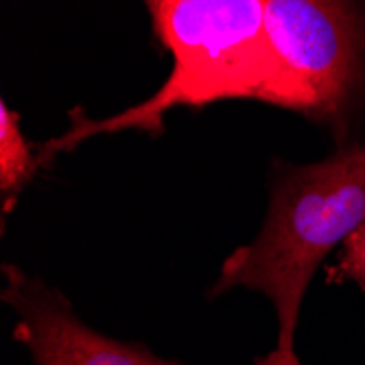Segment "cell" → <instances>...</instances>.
Returning a JSON list of instances; mask_svg holds the SVG:
<instances>
[{
    "instance_id": "obj_4",
    "label": "cell",
    "mask_w": 365,
    "mask_h": 365,
    "mask_svg": "<svg viewBox=\"0 0 365 365\" xmlns=\"http://www.w3.org/2000/svg\"><path fill=\"white\" fill-rule=\"evenodd\" d=\"M0 300L16 315L11 335L33 365H190L160 356L140 341L98 333L61 289L16 262H3Z\"/></svg>"
},
{
    "instance_id": "obj_7",
    "label": "cell",
    "mask_w": 365,
    "mask_h": 365,
    "mask_svg": "<svg viewBox=\"0 0 365 365\" xmlns=\"http://www.w3.org/2000/svg\"><path fill=\"white\" fill-rule=\"evenodd\" d=\"M254 365H302V363H300V359H297L295 350H280L274 346L272 352L256 359Z\"/></svg>"
},
{
    "instance_id": "obj_2",
    "label": "cell",
    "mask_w": 365,
    "mask_h": 365,
    "mask_svg": "<svg viewBox=\"0 0 365 365\" xmlns=\"http://www.w3.org/2000/svg\"><path fill=\"white\" fill-rule=\"evenodd\" d=\"M365 221V140L302 167H282L267 217L254 241L237 247L208 297L247 289L267 297L276 315V348L295 350V333L322 260Z\"/></svg>"
},
{
    "instance_id": "obj_6",
    "label": "cell",
    "mask_w": 365,
    "mask_h": 365,
    "mask_svg": "<svg viewBox=\"0 0 365 365\" xmlns=\"http://www.w3.org/2000/svg\"><path fill=\"white\" fill-rule=\"evenodd\" d=\"M333 284L354 282L365 293V221L339 245V256L335 267L328 269Z\"/></svg>"
},
{
    "instance_id": "obj_1",
    "label": "cell",
    "mask_w": 365,
    "mask_h": 365,
    "mask_svg": "<svg viewBox=\"0 0 365 365\" xmlns=\"http://www.w3.org/2000/svg\"><path fill=\"white\" fill-rule=\"evenodd\" d=\"M158 40L173 55L164 86L147 101L96 120L73 114V125L48 140L40 167L101 134L162 131L173 108H202L225 98H252L284 108L282 88L264 38L262 0H145Z\"/></svg>"
},
{
    "instance_id": "obj_5",
    "label": "cell",
    "mask_w": 365,
    "mask_h": 365,
    "mask_svg": "<svg viewBox=\"0 0 365 365\" xmlns=\"http://www.w3.org/2000/svg\"><path fill=\"white\" fill-rule=\"evenodd\" d=\"M38 169L40 153L26 143L18 114L3 103L0 106V192H3L5 212L11 210V202Z\"/></svg>"
},
{
    "instance_id": "obj_3",
    "label": "cell",
    "mask_w": 365,
    "mask_h": 365,
    "mask_svg": "<svg viewBox=\"0 0 365 365\" xmlns=\"http://www.w3.org/2000/svg\"><path fill=\"white\" fill-rule=\"evenodd\" d=\"M264 38L284 108L326 125L337 143L365 92V20L354 0H262Z\"/></svg>"
}]
</instances>
